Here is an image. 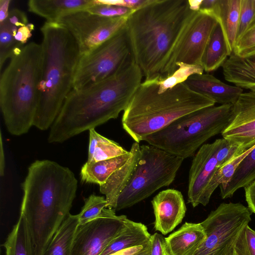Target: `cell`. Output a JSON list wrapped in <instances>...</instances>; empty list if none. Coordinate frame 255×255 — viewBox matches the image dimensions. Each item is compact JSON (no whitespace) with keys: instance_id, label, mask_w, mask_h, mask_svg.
Wrapping results in <instances>:
<instances>
[{"instance_id":"17","label":"cell","mask_w":255,"mask_h":255,"mask_svg":"<svg viewBox=\"0 0 255 255\" xmlns=\"http://www.w3.org/2000/svg\"><path fill=\"white\" fill-rule=\"evenodd\" d=\"M192 91L206 96L220 105H233L243 89L226 84L209 74H195L184 82Z\"/></svg>"},{"instance_id":"8","label":"cell","mask_w":255,"mask_h":255,"mask_svg":"<svg viewBox=\"0 0 255 255\" xmlns=\"http://www.w3.org/2000/svg\"><path fill=\"white\" fill-rule=\"evenodd\" d=\"M139 158L115 211L129 208L174 180L183 158L149 145L140 146Z\"/></svg>"},{"instance_id":"2","label":"cell","mask_w":255,"mask_h":255,"mask_svg":"<svg viewBox=\"0 0 255 255\" xmlns=\"http://www.w3.org/2000/svg\"><path fill=\"white\" fill-rule=\"evenodd\" d=\"M78 181L68 167L37 160L22 183L20 214L26 222L32 255H44L54 235L70 214Z\"/></svg>"},{"instance_id":"41","label":"cell","mask_w":255,"mask_h":255,"mask_svg":"<svg viewBox=\"0 0 255 255\" xmlns=\"http://www.w3.org/2000/svg\"><path fill=\"white\" fill-rule=\"evenodd\" d=\"M10 2V0H0V23L2 22L8 16Z\"/></svg>"},{"instance_id":"38","label":"cell","mask_w":255,"mask_h":255,"mask_svg":"<svg viewBox=\"0 0 255 255\" xmlns=\"http://www.w3.org/2000/svg\"><path fill=\"white\" fill-rule=\"evenodd\" d=\"M98 0L100 3L126 7L134 10H136L149 3L151 0Z\"/></svg>"},{"instance_id":"44","label":"cell","mask_w":255,"mask_h":255,"mask_svg":"<svg viewBox=\"0 0 255 255\" xmlns=\"http://www.w3.org/2000/svg\"><path fill=\"white\" fill-rule=\"evenodd\" d=\"M188 2L191 10L196 11L199 10L202 0H188Z\"/></svg>"},{"instance_id":"43","label":"cell","mask_w":255,"mask_h":255,"mask_svg":"<svg viewBox=\"0 0 255 255\" xmlns=\"http://www.w3.org/2000/svg\"><path fill=\"white\" fill-rule=\"evenodd\" d=\"M0 174L1 176L4 175V150L2 145V140L1 133H0Z\"/></svg>"},{"instance_id":"27","label":"cell","mask_w":255,"mask_h":255,"mask_svg":"<svg viewBox=\"0 0 255 255\" xmlns=\"http://www.w3.org/2000/svg\"><path fill=\"white\" fill-rule=\"evenodd\" d=\"M78 226V214L70 213L54 235L44 255H71L73 240Z\"/></svg>"},{"instance_id":"20","label":"cell","mask_w":255,"mask_h":255,"mask_svg":"<svg viewBox=\"0 0 255 255\" xmlns=\"http://www.w3.org/2000/svg\"><path fill=\"white\" fill-rule=\"evenodd\" d=\"M96 4V0H30L27 2L29 11L45 18L48 22H55L67 14L86 10Z\"/></svg>"},{"instance_id":"45","label":"cell","mask_w":255,"mask_h":255,"mask_svg":"<svg viewBox=\"0 0 255 255\" xmlns=\"http://www.w3.org/2000/svg\"><path fill=\"white\" fill-rule=\"evenodd\" d=\"M133 255H151L150 242L143 249Z\"/></svg>"},{"instance_id":"32","label":"cell","mask_w":255,"mask_h":255,"mask_svg":"<svg viewBox=\"0 0 255 255\" xmlns=\"http://www.w3.org/2000/svg\"><path fill=\"white\" fill-rule=\"evenodd\" d=\"M107 207L106 198L91 195L85 200V204L78 214L79 225L84 224L98 217L103 209Z\"/></svg>"},{"instance_id":"13","label":"cell","mask_w":255,"mask_h":255,"mask_svg":"<svg viewBox=\"0 0 255 255\" xmlns=\"http://www.w3.org/2000/svg\"><path fill=\"white\" fill-rule=\"evenodd\" d=\"M128 218L105 208L100 215L79 225L73 240L71 255H101L126 226Z\"/></svg>"},{"instance_id":"18","label":"cell","mask_w":255,"mask_h":255,"mask_svg":"<svg viewBox=\"0 0 255 255\" xmlns=\"http://www.w3.org/2000/svg\"><path fill=\"white\" fill-rule=\"evenodd\" d=\"M140 146L139 143L133 142L129 150L130 155L128 160L116 170L104 184L100 186V192L106 197V208L115 210L117 200L128 183L136 166L140 154Z\"/></svg>"},{"instance_id":"46","label":"cell","mask_w":255,"mask_h":255,"mask_svg":"<svg viewBox=\"0 0 255 255\" xmlns=\"http://www.w3.org/2000/svg\"><path fill=\"white\" fill-rule=\"evenodd\" d=\"M250 91H255V86L252 87L249 89Z\"/></svg>"},{"instance_id":"35","label":"cell","mask_w":255,"mask_h":255,"mask_svg":"<svg viewBox=\"0 0 255 255\" xmlns=\"http://www.w3.org/2000/svg\"><path fill=\"white\" fill-rule=\"evenodd\" d=\"M86 10L92 13L108 17H128L135 11L126 7L100 3L98 0H96L95 5Z\"/></svg>"},{"instance_id":"26","label":"cell","mask_w":255,"mask_h":255,"mask_svg":"<svg viewBox=\"0 0 255 255\" xmlns=\"http://www.w3.org/2000/svg\"><path fill=\"white\" fill-rule=\"evenodd\" d=\"M230 56L221 26L218 22L214 28L204 52L202 66L210 72L222 67Z\"/></svg>"},{"instance_id":"6","label":"cell","mask_w":255,"mask_h":255,"mask_svg":"<svg viewBox=\"0 0 255 255\" xmlns=\"http://www.w3.org/2000/svg\"><path fill=\"white\" fill-rule=\"evenodd\" d=\"M0 75V107L8 131L20 135L33 126L41 80V44L30 42L10 58Z\"/></svg>"},{"instance_id":"36","label":"cell","mask_w":255,"mask_h":255,"mask_svg":"<svg viewBox=\"0 0 255 255\" xmlns=\"http://www.w3.org/2000/svg\"><path fill=\"white\" fill-rule=\"evenodd\" d=\"M255 18V0H241L240 13L236 42L246 31Z\"/></svg>"},{"instance_id":"21","label":"cell","mask_w":255,"mask_h":255,"mask_svg":"<svg viewBox=\"0 0 255 255\" xmlns=\"http://www.w3.org/2000/svg\"><path fill=\"white\" fill-rule=\"evenodd\" d=\"M222 68L227 81L242 89L255 86V52L244 57L232 53Z\"/></svg>"},{"instance_id":"19","label":"cell","mask_w":255,"mask_h":255,"mask_svg":"<svg viewBox=\"0 0 255 255\" xmlns=\"http://www.w3.org/2000/svg\"><path fill=\"white\" fill-rule=\"evenodd\" d=\"M206 233L200 223L185 222L165 238L170 255H194L205 241Z\"/></svg>"},{"instance_id":"25","label":"cell","mask_w":255,"mask_h":255,"mask_svg":"<svg viewBox=\"0 0 255 255\" xmlns=\"http://www.w3.org/2000/svg\"><path fill=\"white\" fill-rule=\"evenodd\" d=\"M130 155L128 153L107 160L97 162H86L82 166L80 176L83 182L104 184L109 177L128 160Z\"/></svg>"},{"instance_id":"29","label":"cell","mask_w":255,"mask_h":255,"mask_svg":"<svg viewBox=\"0 0 255 255\" xmlns=\"http://www.w3.org/2000/svg\"><path fill=\"white\" fill-rule=\"evenodd\" d=\"M119 144L97 132L89 130V147L87 162H97L128 153Z\"/></svg>"},{"instance_id":"5","label":"cell","mask_w":255,"mask_h":255,"mask_svg":"<svg viewBox=\"0 0 255 255\" xmlns=\"http://www.w3.org/2000/svg\"><path fill=\"white\" fill-rule=\"evenodd\" d=\"M215 104L184 83L159 93L155 81H143L124 111L122 125L135 142L139 143L180 117Z\"/></svg>"},{"instance_id":"4","label":"cell","mask_w":255,"mask_h":255,"mask_svg":"<svg viewBox=\"0 0 255 255\" xmlns=\"http://www.w3.org/2000/svg\"><path fill=\"white\" fill-rule=\"evenodd\" d=\"M42 34V72L33 126L40 130L51 127L73 89L80 57L77 44L62 25L46 21Z\"/></svg>"},{"instance_id":"40","label":"cell","mask_w":255,"mask_h":255,"mask_svg":"<svg viewBox=\"0 0 255 255\" xmlns=\"http://www.w3.org/2000/svg\"><path fill=\"white\" fill-rule=\"evenodd\" d=\"M219 0H202L199 11L214 17Z\"/></svg>"},{"instance_id":"34","label":"cell","mask_w":255,"mask_h":255,"mask_svg":"<svg viewBox=\"0 0 255 255\" xmlns=\"http://www.w3.org/2000/svg\"><path fill=\"white\" fill-rule=\"evenodd\" d=\"M255 52V18L236 42L232 53L244 57Z\"/></svg>"},{"instance_id":"30","label":"cell","mask_w":255,"mask_h":255,"mask_svg":"<svg viewBox=\"0 0 255 255\" xmlns=\"http://www.w3.org/2000/svg\"><path fill=\"white\" fill-rule=\"evenodd\" d=\"M2 246L5 249V255H32L26 222L21 215Z\"/></svg>"},{"instance_id":"23","label":"cell","mask_w":255,"mask_h":255,"mask_svg":"<svg viewBox=\"0 0 255 255\" xmlns=\"http://www.w3.org/2000/svg\"><path fill=\"white\" fill-rule=\"evenodd\" d=\"M151 237L146 226L128 219L124 229L109 244L101 255H109L139 246H145L150 243Z\"/></svg>"},{"instance_id":"9","label":"cell","mask_w":255,"mask_h":255,"mask_svg":"<svg viewBox=\"0 0 255 255\" xmlns=\"http://www.w3.org/2000/svg\"><path fill=\"white\" fill-rule=\"evenodd\" d=\"M133 59L126 25L108 40L80 55L73 89L88 87L113 75Z\"/></svg>"},{"instance_id":"33","label":"cell","mask_w":255,"mask_h":255,"mask_svg":"<svg viewBox=\"0 0 255 255\" xmlns=\"http://www.w3.org/2000/svg\"><path fill=\"white\" fill-rule=\"evenodd\" d=\"M236 255H255V231L249 225L239 234L234 246Z\"/></svg>"},{"instance_id":"24","label":"cell","mask_w":255,"mask_h":255,"mask_svg":"<svg viewBox=\"0 0 255 255\" xmlns=\"http://www.w3.org/2000/svg\"><path fill=\"white\" fill-rule=\"evenodd\" d=\"M241 0H219L214 17L222 30L230 55L236 43Z\"/></svg>"},{"instance_id":"16","label":"cell","mask_w":255,"mask_h":255,"mask_svg":"<svg viewBox=\"0 0 255 255\" xmlns=\"http://www.w3.org/2000/svg\"><path fill=\"white\" fill-rule=\"evenodd\" d=\"M155 216L154 228L163 235L172 231L182 221L186 207L181 192L174 189L162 190L151 201Z\"/></svg>"},{"instance_id":"28","label":"cell","mask_w":255,"mask_h":255,"mask_svg":"<svg viewBox=\"0 0 255 255\" xmlns=\"http://www.w3.org/2000/svg\"><path fill=\"white\" fill-rule=\"evenodd\" d=\"M255 180V147L239 164L231 180L219 186L220 195L225 199L233 196L239 189Z\"/></svg>"},{"instance_id":"47","label":"cell","mask_w":255,"mask_h":255,"mask_svg":"<svg viewBox=\"0 0 255 255\" xmlns=\"http://www.w3.org/2000/svg\"><path fill=\"white\" fill-rule=\"evenodd\" d=\"M232 255H236L235 254V252H234L233 254Z\"/></svg>"},{"instance_id":"1","label":"cell","mask_w":255,"mask_h":255,"mask_svg":"<svg viewBox=\"0 0 255 255\" xmlns=\"http://www.w3.org/2000/svg\"><path fill=\"white\" fill-rule=\"evenodd\" d=\"M196 12L188 0H151L128 17L126 26L133 58L144 81L160 80L176 70L175 52Z\"/></svg>"},{"instance_id":"14","label":"cell","mask_w":255,"mask_h":255,"mask_svg":"<svg viewBox=\"0 0 255 255\" xmlns=\"http://www.w3.org/2000/svg\"><path fill=\"white\" fill-rule=\"evenodd\" d=\"M213 16L196 12L182 37L175 52L173 65L176 63L202 66V58L211 35L218 23Z\"/></svg>"},{"instance_id":"39","label":"cell","mask_w":255,"mask_h":255,"mask_svg":"<svg viewBox=\"0 0 255 255\" xmlns=\"http://www.w3.org/2000/svg\"><path fill=\"white\" fill-rule=\"evenodd\" d=\"M245 198L248 208L255 214V180L244 187Z\"/></svg>"},{"instance_id":"10","label":"cell","mask_w":255,"mask_h":255,"mask_svg":"<svg viewBox=\"0 0 255 255\" xmlns=\"http://www.w3.org/2000/svg\"><path fill=\"white\" fill-rule=\"evenodd\" d=\"M252 212L240 203H223L201 223L206 238L194 255H232L242 229L251 221Z\"/></svg>"},{"instance_id":"12","label":"cell","mask_w":255,"mask_h":255,"mask_svg":"<svg viewBox=\"0 0 255 255\" xmlns=\"http://www.w3.org/2000/svg\"><path fill=\"white\" fill-rule=\"evenodd\" d=\"M128 18L105 17L81 10L65 15L55 22L64 26L71 34L80 56L110 38L126 25Z\"/></svg>"},{"instance_id":"7","label":"cell","mask_w":255,"mask_h":255,"mask_svg":"<svg viewBox=\"0 0 255 255\" xmlns=\"http://www.w3.org/2000/svg\"><path fill=\"white\" fill-rule=\"evenodd\" d=\"M232 104L200 109L176 120L144 140L184 159L192 157L205 141L224 131L232 120Z\"/></svg>"},{"instance_id":"42","label":"cell","mask_w":255,"mask_h":255,"mask_svg":"<svg viewBox=\"0 0 255 255\" xmlns=\"http://www.w3.org/2000/svg\"><path fill=\"white\" fill-rule=\"evenodd\" d=\"M144 247L145 246H141L134 247L122 250L109 255H133L143 249Z\"/></svg>"},{"instance_id":"37","label":"cell","mask_w":255,"mask_h":255,"mask_svg":"<svg viewBox=\"0 0 255 255\" xmlns=\"http://www.w3.org/2000/svg\"><path fill=\"white\" fill-rule=\"evenodd\" d=\"M151 255H170L165 243V238L155 233L150 238Z\"/></svg>"},{"instance_id":"11","label":"cell","mask_w":255,"mask_h":255,"mask_svg":"<svg viewBox=\"0 0 255 255\" xmlns=\"http://www.w3.org/2000/svg\"><path fill=\"white\" fill-rule=\"evenodd\" d=\"M238 148L224 138L202 145L194 155L189 170L188 203L206 206L213 193L211 185L217 171L237 155Z\"/></svg>"},{"instance_id":"15","label":"cell","mask_w":255,"mask_h":255,"mask_svg":"<svg viewBox=\"0 0 255 255\" xmlns=\"http://www.w3.org/2000/svg\"><path fill=\"white\" fill-rule=\"evenodd\" d=\"M232 105V120L221 134L238 147V156L255 145V91L243 92Z\"/></svg>"},{"instance_id":"3","label":"cell","mask_w":255,"mask_h":255,"mask_svg":"<svg viewBox=\"0 0 255 255\" xmlns=\"http://www.w3.org/2000/svg\"><path fill=\"white\" fill-rule=\"evenodd\" d=\"M134 59L113 75L88 87L72 89L66 98L48 137L62 142L118 118L142 83Z\"/></svg>"},{"instance_id":"22","label":"cell","mask_w":255,"mask_h":255,"mask_svg":"<svg viewBox=\"0 0 255 255\" xmlns=\"http://www.w3.org/2000/svg\"><path fill=\"white\" fill-rule=\"evenodd\" d=\"M26 14L13 8L9 11L7 18L0 23V68L8 58L18 53L21 49L17 47L15 36L18 29L28 23Z\"/></svg>"},{"instance_id":"31","label":"cell","mask_w":255,"mask_h":255,"mask_svg":"<svg viewBox=\"0 0 255 255\" xmlns=\"http://www.w3.org/2000/svg\"><path fill=\"white\" fill-rule=\"evenodd\" d=\"M178 68L170 76L155 81L158 85V92L162 93L175 86L184 83L188 78L195 74H203L204 69L201 66L189 65L181 62L176 63Z\"/></svg>"}]
</instances>
